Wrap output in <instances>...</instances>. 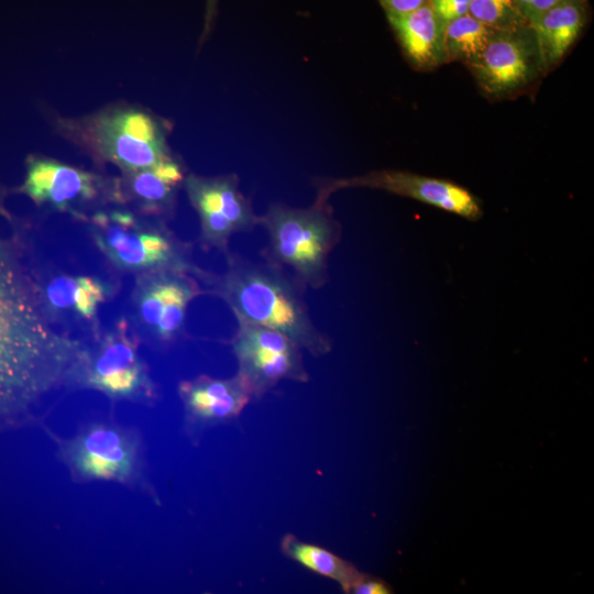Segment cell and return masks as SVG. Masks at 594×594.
Here are the masks:
<instances>
[{
	"label": "cell",
	"instance_id": "obj_8",
	"mask_svg": "<svg viewBox=\"0 0 594 594\" xmlns=\"http://www.w3.org/2000/svg\"><path fill=\"white\" fill-rule=\"evenodd\" d=\"M237 319L239 328L232 345L239 362L238 374L253 396H261L282 380H308L300 348L292 339L265 326Z\"/></svg>",
	"mask_w": 594,
	"mask_h": 594
},
{
	"label": "cell",
	"instance_id": "obj_27",
	"mask_svg": "<svg viewBox=\"0 0 594 594\" xmlns=\"http://www.w3.org/2000/svg\"><path fill=\"white\" fill-rule=\"evenodd\" d=\"M206 1H207V22L209 23L215 13L217 0H206Z\"/></svg>",
	"mask_w": 594,
	"mask_h": 594
},
{
	"label": "cell",
	"instance_id": "obj_13",
	"mask_svg": "<svg viewBox=\"0 0 594 594\" xmlns=\"http://www.w3.org/2000/svg\"><path fill=\"white\" fill-rule=\"evenodd\" d=\"M98 178L72 165L40 156H30L19 191L36 205L59 211H72L94 200L98 194Z\"/></svg>",
	"mask_w": 594,
	"mask_h": 594
},
{
	"label": "cell",
	"instance_id": "obj_7",
	"mask_svg": "<svg viewBox=\"0 0 594 594\" xmlns=\"http://www.w3.org/2000/svg\"><path fill=\"white\" fill-rule=\"evenodd\" d=\"M95 151L123 173L152 168L170 158L161 123L138 109L99 114L89 128Z\"/></svg>",
	"mask_w": 594,
	"mask_h": 594
},
{
	"label": "cell",
	"instance_id": "obj_17",
	"mask_svg": "<svg viewBox=\"0 0 594 594\" xmlns=\"http://www.w3.org/2000/svg\"><path fill=\"white\" fill-rule=\"evenodd\" d=\"M586 21L583 0H565L529 23L542 68L559 63L578 40Z\"/></svg>",
	"mask_w": 594,
	"mask_h": 594
},
{
	"label": "cell",
	"instance_id": "obj_4",
	"mask_svg": "<svg viewBox=\"0 0 594 594\" xmlns=\"http://www.w3.org/2000/svg\"><path fill=\"white\" fill-rule=\"evenodd\" d=\"M58 448L59 458L76 481L132 485L143 480L139 435L114 422H90L75 437L59 441Z\"/></svg>",
	"mask_w": 594,
	"mask_h": 594
},
{
	"label": "cell",
	"instance_id": "obj_10",
	"mask_svg": "<svg viewBox=\"0 0 594 594\" xmlns=\"http://www.w3.org/2000/svg\"><path fill=\"white\" fill-rule=\"evenodd\" d=\"M198 294L184 268L142 273L133 297L138 321L155 340L169 342L180 333L187 307Z\"/></svg>",
	"mask_w": 594,
	"mask_h": 594
},
{
	"label": "cell",
	"instance_id": "obj_6",
	"mask_svg": "<svg viewBox=\"0 0 594 594\" xmlns=\"http://www.w3.org/2000/svg\"><path fill=\"white\" fill-rule=\"evenodd\" d=\"M91 221L96 245L117 268L139 273L185 268L174 239L161 229L142 223L132 213L98 212Z\"/></svg>",
	"mask_w": 594,
	"mask_h": 594
},
{
	"label": "cell",
	"instance_id": "obj_12",
	"mask_svg": "<svg viewBox=\"0 0 594 594\" xmlns=\"http://www.w3.org/2000/svg\"><path fill=\"white\" fill-rule=\"evenodd\" d=\"M364 186L413 198L469 220H477L482 208L476 197L452 182L398 170H385L333 183L322 195L341 187Z\"/></svg>",
	"mask_w": 594,
	"mask_h": 594
},
{
	"label": "cell",
	"instance_id": "obj_25",
	"mask_svg": "<svg viewBox=\"0 0 594 594\" xmlns=\"http://www.w3.org/2000/svg\"><path fill=\"white\" fill-rule=\"evenodd\" d=\"M562 1H565V0H531L530 7L527 13V18H526L528 24L532 22L535 19H537L539 15H541L543 12L559 4Z\"/></svg>",
	"mask_w": 594,
	"mask_h": 594
},
{
	"label": "cell",
	"instance_id": "obj_24",
	"mask_svg": "<svg viewBox=\"0 0 594 594\" xmlns=\"http://www.w3.org/2000/svg\"><path fill=\"white\" fill-rule=\"evenodd\" d=\"M386 15H396L411 12L429 0H378Z\"/></svg>",
	"mask_w": 594,
	"mask_h": 594
},
{
	"label": "cell",
	"instance_id": "obj_1",
	"mask_svg": "<svg viewBox=\"0 0 594 594\" xmlns=\"http://www.w3.org/2000/svg\"><path fill=\"white\" fill-rule=\"evenodd\" d=\"M79 352L51 327L16 244L0 235V428L29 420Z\"/></svg>",
	"mask_w": 594,
	"mask_h": 594
},
{
	"label": "cell",
	"instance_id": "obj_2",
	"mask_svg": "<svg viewBox=\"0 0 594 594\" xmlns=\"http://www.w3.org/2000/svg\"><path fill=\"white\" fill-rule=\"evenodd\" d=\"M217 288L237 318L282 332L312 355L331 350L330 340L315 327L297 288L277 270L233 260Z\"/></svg>",
	"mask_w": 594,
	"mask_h": 594
},
{
	"label": "cell",
	"instance_id": "obj_16",
	"mask_svg": "<svg viewBox=\"0 0 594 594\" xmlns=\"http://www.w3.org/2000/svg\"><path fill=\"white\" fill-rule=\"evenodd\" d=\"M386 16L414 67L430 70L447 63L446 22L435 12L430 1L411 12Z\"/></svg>",
	"mask_w": 594,
	"mask_h": 594
},
{
	"label": "cell",
	"instance_id": "obj_26",
	"mask_svg": "<svg viewBox=\"0 0 594 594\" xmlns=\"http://www.w3.org/2000/svg\"><path fill=\"white\" fill-rule=\"evenodd\" d=\"M516 3H517V7H518L520 13L526 19L529 7H530V3H531V0H516ZM526 21H527V19H526Z\"/></svg>",
	"mask_w": 594,
	"mask_h": 594
},
{
	"label": "cell",
	"instance_id": "obj_19",
	"mask_svg": "<svg viewBox=\"0 0 594 594\" xmlns=\"http://www.w3.org/2000/svg\"><path fill=\"white\" fill-rule=\"evenodd\" d=\"M280 550L287 558L309 571L336 581L344 593H350L362 574L351 562L320 546L301 541L290 534L282 539Z\"/></svg>",
	"mask_w": 594,
	"mask_h": 594
},
{
	"label": "cell",
	"instance_id": "obj_28",
	"mask_svg": "<svg viewBox=\"0 0 594 594\" xmlns=\"http://www.w3.org/2000/svg\"><path fill=\"white\" fill-rule=\"evenodd\" d=\"M3 201H4V191L0 187V216L9 218V213L4 209Z\"/></svg>",
	"mask_w": 594,
	"mask_h": 594
},
{
	"label": "cell",
	"instance_id": "obj_5",
	"mask_svg": "<svg viewBox=\"0 0 594 594\" xmlns=\"http://www.w3.org/2000/svg\"><path fill=\"white\" fill-rule=\"evenodd\" d=\"M72 375L111 399L147 404L156 397L138 341L125 322L106 334L91 352H79Z\"/></svg>",
	"mask_w": 594,
	"mask_h": 594
},
{
	"label": "cell",
	"instance_id": "obj_20",
	"mask_svg": "<svg viewBox=\"0 0 594 594\" xmlns=\"http://www.w3.org/2000/svg\"><path fill=\"white\" fill-rule=\"evenodd\" d=\"M495 32L470 13L447 22L444 28L447 62L459 61L472 66L480 58Z\"/></svg>",
	"mask_w": 594,
	"mask_h": 594
},
{
	"label": "cell",
	"instance_id": "obj_22",
	"mask_svg": "<svg viewBox=\"0 0 594 594\" xmlns=\"http://www.w3.org/2000/svg\"><path fill=\"white\" fill-rule=\"evenodd\" d=\"M435 12L446 23L469 13L472 0H429Z\"/></svg>",
	"mask_w": 594,
	"mask_h": 594
},
{
	"label": "cell",
	"instance_id": "obj_9",
	"mask_svg": "<svg viewBox=\"0 0 594 594\" xmlns=\"http://www.w3.org/2000/svg\"><path fill=\"white\" fill-rule=\"evenodd\" d=\"M470 67L482 90L492 97L521 90L543 69L529 24L512 31H496Z\"/></svg>",
	"mask_w": 594,
	"mask_h": 594
},
{
	"label": "cell",
	"instance_id": "obj_14",
	"mask_svg": "<svg viewBox=\"0 0 594 594\" xmlns=\"http://www.w3.org/2000/svg\"><path fill=\"white\" fill-rule=\"evenodd\" d=\"M179 396L190 428H207L238 417L253 397L239 375L219 380L199 376L179 385Z\"/></svg>",
	"mask_w": 594,
	"mask_h": 594
},
{
	"label": "cell",
	"instance_id": "obj_3",
	"mask_svg": "<svg viewBox=\"0 0 594 594\" xmlns=\"http://www.w3.org/2000/svg\"><path fill=\"white\" fill-rule=\"evenodd\" d=\"M258 223L267 229L274 260L289 266L305 284L315 288L324 284L328 255L339 239V228L322 202L308 209L273 206Z\"/></svg>",
	"mask_w": 594,
	"mask_h": 594
},
{
	"label": "cell",
	"instance_id": "obj_21",
	"mask_svg": "<svg viewBox=\"0 0 594 594\" xmlns=\"http://www.w3.org/2000/svg\"><path fill=\"white\" fill-rule=\"evenodd\" d=\"M469 13L495 31H512L528 24L516 0H472Z\"/></svg>",
	"mask_w": 594,
	"mask_h": 594
},
{
	"label": "cell",
	"instance_id": "obj_15",
	"mask_svg": "<svg viewBox=\"0 0 594 594\" xmlns=\"http://www.w3.org/2000/svg\"><path fill=\"white\" fill-rule=\"evenodd\" d=\"M34 284L48 318L92 321L98 307L109 297V286L88 275L59 274L41 285Z\"/></svg>",
	"mask_w": 594,
	"mask_h": 594
},
{
	"label": "cell",
	"instance_id": "obj_18",
	"mask_svg": "<svg viewBox=\"0 0 594 594\" xmlns=\"http://www.w3.org/2000/svg\"><path fill=\"white\" fill-rule=\"evenodd\" d=\"M123 174L124 193L151 213H160L170 207L176 186L183 180L180 166L172 157L152 168Z\"/></svg>",
	"mask_w": 594,
	"mask_h": 594
},
{
	"label": "cell",
	"instance_id": "obj_23",
	"mask_svg": "<svg viewBox=\"0 0 594 594\" xmlns=\"http://www.w3.org/2000/svg\"><path fill=\"white\" fill-rule=\"evenodd\" d=\"M350 593L353 594H389L392 587L382 579L362 573L352 586Z\"/></svg>",
	"mask_w": 594,
	"mask_h": 594
},
{
	"label": "cell",
	"instance_id": "obj_11",
	"mask_svg": "<svg viewBox=\"0 0 594 594\" xmlns=\"http://www.w3.org/2000/svg\"><path fill=\"white\" fill-rule=\"evenodd\" d=\"M188 197L198 211L204 240L226 248L235 231L253 228L260 222L238 189L234 177L202 178L190 175L185 182Z\"/></svg>",
	"mask_w": 594,
	"mask_h": 594
}]
</instances>
